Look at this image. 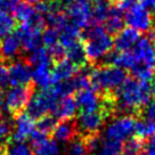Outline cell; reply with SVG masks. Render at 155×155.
<instances>
[{"label":"cell","mask_w":155,"mask_h":155,"mask_svg":"<svg viewBox=\"0 0 155 155\" xmlns=\"http://www.w3.org/2000/svg\"><path fill=\"white\" fill-rule=\"evenodd\" d=\"M78 72V66L68 61V59H61L56 62L55 66L51 70V79L53 86L59 82H65L72 79Z\"/></svg>","instance_id":"2e32d148"},{"label":"cell","mask_w":155,"mask_h":155,"mask_svg":"<svg viewBox=\"0 0 155 155\" xmlns=\"http://www.w3.org/2000/svg\"><path fill=\"white\" fill-rule=\"evenodd\" d=\"M32 96V89L29 86H17L9 89L4 98V106L7 112L18 114L26 107Z\"/></svg>","instance_id":"52a82bcc"},{"label":"cell","mask_w":155,"mask_h":155,"mask_svg":"<svg viewBox=\"0 0 155 155\" xmlns=\"http://www.w3.org/2000/svg\"><path fill=\"white\" fill-rule=\"evenodd\" d=\"M32 80L41 90H46L53 86L50 64H39L32 70Z\"/></svg>","instance_id":"44dd1931"},{"label":"cell","mask_w":155,"mask_h":155,"mask_svg":"<svg viewBox=\"0 0 155 155\" xmlns=\"http://www.w3.org/2000/svg\"><path fill=\"white\" fill-rule=\"evenodd\" d=\"M46 24V19L42 15L37 13L34 18L30 22L22 23L16 31L22 48L25 53H31L41 45V30Z\"/></svg>","instance_id":"277c9868"},{"label":"cell","mask_w":155,"mask_h":155,"mask_svg":"<svg viewBox=\"0 0 155 155\" xmlns=\"http://www.w3.org/2000/svg\"><path fill=\"white\" fill-rule=\"evenodd\" d=\"M84 45L83 49L87 61L97 63L108 56L114 46V40L102 24H94L88 26L82 34Z\"/></svg>","instance_id":"7a4b0ae2"},{"label":"cell","mask_w":155,"mask_h":155,"mask_svg":"<svg viewBox=\"0 0 155 155\" xmlns=\"http://www.w3.org/2000/svg\"><path fill=\"white\" fill-rule=\"evenodd\" d=\"M0 44H1V41H0Z\"/></svg>","instance_id":"91938a15"},{"label":"cell","mask_w":155,"mask_h":155,"mask_svg":"<svg viewBox=\"0 0 155 155\" xmlns=\"http://www.w3.org/2000/svg\"><path fill=\"white\" fill-rule=\"evenodd\" d=\"M0 99H2V90L0 89Z\"/></svg>","instance_id":"9f6ffc18"},{"label":"cell","mask_w":155,"mask_h":155,"mask_svg":"<svg viewBox=\"0 0 155 155\" xmlns=\"http://www.w3.org/2000/svg\"><path fill=\"white\" fill-rule=\"evenodd\" d=\"M58 99L59 98L54 92L51 87L46 90H41L31 96L28 105L25 107L26 113L32 119H40L41 116L47 115L49 112L53 111Z\"/></svg>","instance_id":"5b68a950"},{"label":"cell","mask_w":155,"mask_h":155,"mask_svg":"<svg viewBox=\"0 0 155 155\" xmlns=\"http://www.w3.org/2000/svg\"><path fill=\"white\" fill-rule=\"evenodd\" d=\"M14 2L13 0H0V10L2 12H13L14 9Z\"/></svg>","instance_id":"f6af8a7d"},{"label":"cell","mask_w":155,"mask_h":155,"mask_svg":"<svg viewBox=\"0 0 155 155\" xmlns=\"http://www.w3.org/2000/svg\"><path fill=\"white\" fill-rule=\"evenodd\" d=\"M124 22L130 28L141 32H148L153 26V17L150 9L138 4H136L132 8L126 12Z\"/></svg>","instance_id":"9c48e42d"},{"label":"cell","mask_w":155,"mask_h":155,"mask_svg":"<svg viewBox=\"0 0 155 155\" xmlns=\"http://www.w3.org/2000/svg\"><path fill=\"white\" fill-rule=\"evenodd\" d=\"M127 80L124 70L113 65L102 66L90 73V83L97 91L105 94L117 91Z\"/></svg>","instance_id":"3957f363"},{"label":"cell","mask_w":155,"mask_h":155,"mask_svg":"<svg viewBox=\"0 0 155 155\" xmlns=\"http://www.w3.org/2000/svg\"><path fill=\"white\" fill-rule=\"evenodd\" d=\"M78 106L75 98L72 96H65L58 99L55 107L53 108V115L59 120H72L77 114Z\"/></svg>","instance_id":"e0dca14e"},{"label":"cell","mask_w":155,"mask_h":155,"mask_svg":"<svg viewBox=\"0 0 155 155\" xmlns=\"http://www.w3.org/2000/svg\"><path fill=\"white\" fill-rule=\"evenodd\" d=\"M13 12H14L15 18L19 21L21 23H26V22L32 21L34 18V16L37 15L35 9L28 1L26 2H18L14 7Z\"/></svg>","instance_id":"d4e9b609"},{"label":"cell","mask_w":155,"mask_h":155,"mask_svg":"<svg viewBox=\"0 0 155 155\" xmlns=\"http://www.w3.org/2000/svg\"><path fill=\"white\" fill-rule=\"evenodd\" d=\"M57 124V119L54 115H44L40 119H38V123H37V130L41 131L42 134L47 135L49 132H53L55 127Z\"/></svg>","instance_id":"836d02e7"},{"label":"cell","mask_w":155,"mask_h":155,"mask_svg":"<svg viewBox=\"0 0 155 155\" xmlns=\"http://www.w3.org/2000/svg\"><path fill=\"white\" fill-rule=\"evenodd\" d=\"M70 87L72 89V91H79V90H83L90 87V75L88 74L86 71L82 72H77V74L68 80Z\"/></svg>","instance_id":"83f0119b"},{"label":"cell","mask_w":155,"mask_h":155,"mask_svg":"<svg viewBox=\"0 0 155 155\" xmlns=\"http://www.w3.org/2000/svg\"><path fill=\"white\" fill-rule=\"evenodd\" d=\"M153 95L154 89L150 81H140L132 78H127L124 83L116 92L117 105L114 107V110L123 113L139 110L150 103Z\"/></svg>","instance_id":"6da1fadb"},{"label":"cell","mask_w":155,"mask_h":155,"mask_svg":"<svg viewBox=\"0 0 155 155\" xmlns=\"http://www.w3.org/2000/svg\"><path fill=\"white\" fill-rule=\"evenodd\" d=\"M105 114L102 112H82L78 116V120L75 122L77 129L82 134L94 135L101 130V128L104 124Z\"/></svg>","instance_id":"30bf717a"},{"label":"cell","mask_w":155,"mask_h":155,"mask_svg":"<svg viewBox=\"0 0 155 155\" xmlns=\"http://www.w3.org/2000/svg\"><path fill=\"white\" fill-rule=\"evenodd\" d=\"M13 131V141L14 143H24L28 138L31 137L34 131V121L28 113H18L16 115Z\"/></svg>","instance_id":"4fadbf2b"},{"label":"cell","mask_w":155,"mask_h":155,"mask_svg":"<svg viewBox=\"0 0 155 155\" xmlns=\"http://www.w3.org/2000/svg\"><path fill=\"white\" fill-rule=\"evenodd\" d=\"M148 148L155 150V134L152 136V137H150V146H148Z\"/></svg>","instance_id":"c3c4849f"},{"label":"cell","mask_w":155,"mask_h":155,"mask_svg":"<svg viewBox=\"0 0 155 155\" xmlns=\"http://www.w3.org/2000/svg\"><path fill=\"white\" fill-rule=\"evenodd\" d=\"M16 26L15 17H13L8 12L0 10V37H6L14 31Z\"/></svg>","instance_id":"f546056e"},{"label":"cell","mask_w":155,"mask_h":155,"mask_svg":"<svg viewBox=\"0 0 155 155\" xmlns=\"http://www.w3.org/2000/svg\"><path fill=\"white\" fill-rule=\"evenodd\" d=\"M146 155H155V150H150V148H147V150H146Z\"/></svg>","instance_id":"816d5d0a"},{"label":"cell","mask_w":155,"mask_h":155,"mask_svg":"<svg viewBox=\"0 0 155 155\" xmlns=\"http://www.w3.org/2000/svg\"><path fill=\"white\" fill-rule=\"evenodd\" d=\"M9 84V74H8V68L0 64V89L2 90Z\"/></svg>","instance_id":"b9f144b4"},{"label":"cell","mask_w":155,"mask_h":155,"mask_svg":"<svg viewBox=\"0 0 155 155\" xmlns=\"http://www.w3.org/2000/svg\"><path fill=\"white\" fill-rule=\"evenodd\" d=\"M58 2L62 5H70V4H73V2H78V1H84V0H57Z\"/></svg>","instance_id":"7dc6e473"},{"label":"cell","mask_w":155,"mask_h":155,"mask_svg":"<svg viewBox=\"0 0 155 155\" xmlns=\"http://www.w3.org/2000/svg\"><path fill=\"white\" fill-rule=\"evenodd\" d=\"M48 53L50 55V58H51V61H55V62H58V61H61V59H63L65 56H66V50L61 46V44L58 42L56 44L55 46L53 47H50L48 48Z\"/></svg>","instance_id":"60d3db41"},{"label":"cell","mask_w":155,"mask_h":155,"mask_svg":"<svg viewBox=\"0 0 155 155\" xmlns=\"http://www.w3.org/2000/svg\"><path fill=\"white\" fill-rule=\"evenodd\" d=\"M6 155H32V150L24 143H14L7 148Z\"/></svg>","instance_id":"74e56055"},{"label":"cell","mask_w":155,"mask_h":155,"mask_svg":"<svg viewBox=\"0 0 155 155\" xmlns=\"http://www.w3.org/2000/svg\"><path fill=\"white\" fill-rule=\"evenodd\" d=\"M13 123L6 119L0 116V141L6 140L13 132Z\"/></svg>","instance_id":"ab89813d"},{"label":"cell","mask_w":155,"mask_h":155,"mask_svg":"<svg viewBox=\"0 0 155 155\" xmlns=\"http://www.w3.org/2000/svg\"><path fill=\"white\" fill-rule=\"evenodd\" d=\"M91 6L87 0L78 1L68 5L66 8V16L70 24L75 26L77 29H87L91 22Z\"/></svg>","instance_id":"ba28073f"},{"label":"cell","mask_w":155,"mask_h":155,"mask_svg":"<svg viewBox=\"0 0 155 155\" xmlns=\"http://www.w3.org/2000/svg\"><path fill=\"white\" fill-rule=\"evenodd\" d=\"M123 148L126 150V152L137 154L144 148V140H143V138L138 137V136L137 137H130L129 139L126 140Z\"/></svg>","instance_id":"8d00e7d4"},{"label":"cell","mask_w":155,"mask_h":155,"mask_svg":"<svg viewBox=\"0 0 155 155\" xmlns=\"http://www.w3.org/2000/svg\"><path fill=\"white\" fill-rule=\"evenodd\" d=\"M135 134L143 139L152 137L155 134V121H152V120L137 121Z\"/></svg>","instance_id":"1f68e13d"},{"label":"cell","mask_w":155,"mask_h":155,"mask_svg":"<svg viewBox=\"0 0 155 155\" xmlns=\"http://www.w3.org/2000/svg\"><path fill=\"white\" fill-rule=\"evenodd\" d=\"M136 4H137V0H115V7L119 10H121L122 13L128 12Z\"/></svg>","instance_id":"7bdbcfd3"},{"label":"cell","mask_w":155,"mask_h":155,"mask_svg":"<svg viewBox=\"0 0 155 155\" xmlns=\"http://www.w3.org/2000/svg\"><path fill=\"white\" fill-rule=\"evenodd\" d=\"M141 5L146 7L147 9L153 10L155 9V0H143L141 1Z\"/></svg>","instance_id":"bcb514c9"},{"label":"cell","mask_w":155,"mask_h":155,"mask_svg":"<svg viewBox=\"0 0 155 155\" xmlns=\"http://www.w3.org/2000/svg\"><path fill=\"white\" fill-rule=\"evenodd\" d=\"M136 123L137 121L132 115L126 114L117 116L106 126V129L104 131L105 139L116 140L120 143L129 139L135 134Z\"/></svg>","instance_id":"8992f818"},{"label":"cell","mask_w":155,"mask_h":155,"mask_svg":"<svg viewBox=\"0 0 155 155\" xmlns=\"http://www.w3.org/2000/svg\"><path fill=\"white\" fill-rule=\"evenodd\" d=\"M122 148H123V146L120 141L105 139V140H103L99 150L95 153V155H119Z\"/></svg>","instance_id":"4dcf8cb0"},{"label":"cell","mask_w":155,"mask_h":155,"mask_svg":"<svg viewBox=\"0 0 155 155\" xmlns=\"http://www.w3.org/2000/svg\"><path fill=\"white\" fill-rule=\"evenodd\" d=\"M9 84L13 87L29 86L32 80V70L28 63L23 61H15L8 68Z\"/></svg>","instance_id":"5bb4252c"},{"label":"cell","mask_w":155,"mask_h":155,"mask_svg":"<svg viewBox=\"0 0 155 155\" xmlns=\"http://www.w3.org/2000/svg\"><path fill=\"white\" fill-rule=\"evenodd\" d=\"M77 130L75 122L72 120H64L56 124L53 130V137L57 143H68L74 139Z\"/></svg>","instance_id":"ffe728a7"},{"label":"cell","mask_w":155,"mask_h":155,"mask_svg":"<svg viewBox=\"0 0 155 155\" xmlns=\"http://www.w3.org/2000/svg\"><path fill=\"white\" fill-rule=\"evenodd\" d=\"M28 63L29 65L35 66L39 64H50L51 63V58L49 55L48 50L42 47H39L35 50L31 51L28 57Z\"/></svg>","instance_id":"4316f807"},{"label":"cell","mask_w":155,"mask_h":155,"mask_svg":"<svg viewBox=\"0 0 155 155\" xmlns=\"http://www.w3.org/2000/svg\"><path fill=\"white\" fill-rule=\"evenodd\" d=\"M13 2H14V5L16 6L17 4H18V2H21V0H13Z\"/></svg>","instance_id":"11a10c76"},{"label":"cell","mask_w":155,"mask_h":155,"mask_svg":"<svg viewBox=\"0 0 155 155\" xmlns=\"http://www.w3.org/2000/svg\"><path fill=\"white\" fill-rule=\"evenodd\" d=\"M144 116L147 120H152L155 121V98L153 101H150L144 108Z\"/></svg>","instance_id":"ee69618b"},{"label":"cell","mask_w":155,"mask_h":155,"mask_svg":"<svg viewBox=\"0 0 155 155\" xmlns=\"http://www.w3.org/2000/svg\"><path fill=\"white\" fill-rule=\"evenodd\" d=\"M119 155H137V154H134V153H129V152H124V153H120Z\"/></svg>","instance_id":"db71d44e"},{"label":"cell","mask_w":155,"mask_h":155,"mask_svg":"<svg viewBox=\"0 0 155 155\" xmlns=\"http://www.w3.org/2000/svg\"><path fill=\"white\" fill-rule=\"evenodd\" d=\"M131 73L137 80L150 81V79L154 77V68L143 65V64H136L135 66L131 68Z\"/></svg>","instance_id":"d6a6232c"},{"label":"cell","mask_w":155,"mask_h":155,"mask_svg":"<svg viewBox=\"0 0 155 155\" xmlns=\"http://www.w3.org/2000/svg\"><path fill=\"white\" fill-rule=\"evenodd\" d=\"M78 108H80L82 112H96L102 106L101 97L97 94L95 89H83L79 90L75 97Z\"/></svg>","instance_id":"9a60e30c"},{"label":"cell","mask_w":155,"mask_h":155,"mask_svg":"<svg viewBox=\"0 0 155 155\" xmlns=\"http://www.w3.org/2000/svg\"><path fill=\"white\" fill-rule=\"evenodd\" d=\"M83 140H84L88 153H94V154L99 150V147H101V145H102L103 143L102 138L97 135V134L86 136V138Z\"/></svg>","instance_id":"f35d334b"},{"label":"cell","mask_w":155,"mask_h":155,"mask_svg":"<svg viewBox=\"0 0 155 155\" xmlns=\"http://www.w3.org/2000/svg\"><path fill=\"white\" fill-rule=\"evenodd\" d=\"M22 45L18 37L15 34H8L4 37V40L0 44V56L4 61L14 59L21 51Z\"/></svg>","instance_id":"d6986e66"},{"label":"cell","mask_w":155,"mask_h":155,"mask_svg":"<svg viewBox=\"0 0 155 155\" xmlns=\"http://www.w3.org/2000/svg\"><path fill=\"white\" fill-rule=\"evenodd\" d=\"M81 37L82 35L80 33V30L68 23L65 28H63L59 31V40H58V42L61 44V46L65 50H68V49L74 47L75 45L80 44Z\"/></svg>","instance_id":"7402d4cb"},{"label":"cell","mask_w":155,"mask_h":155,"mask_svg":"<svg viewBox=\"0 0 155 155\" xmlns=\"http://www.w3.org/2000/svg\"><path fill=\"white\" fill-rule=\"evenodd\" d=\"M58 40H59V31L55 28H51V26H49L45 30L42 35H41V41L48 48L58 44Z\"/></svg>","instance_id":"e575fe53"},{"label":"cell","mask_w":155,"mask_h":155,"mask_svg":"<svg viewBox=\"0 0 155 155\" xmlns=\"http://www.w3.org/2000/svg\"><path fill=\"white\" fill-rule=\"evenodd\" d=\"M68 155H87L88 150L83 139H72L68 141V148H66Z\"/></svg>","instance_id":"d590c367"},{"label":"cell","mask_w":155,"mask_h":155,"mask_svg":"<svg viewBox=\"0 0 155 155\" xmlns=\"http://www.w3.org/2000/svg\"><path fill=\"white\" fill-rule=\"evenodd\" d=\"M112 6L107 0L97 1L96 5L92 7L91 10V21L95 22V24H102L105 23L107 16L111 12Z\"/></svg>","instance_id":"484cf974"},{"label":"cell","mask_w":155,"mask_h":155,"mask_svg":"<svg viewBox=\"0 0 155 155\" xmlns=\"http://www.w3.org/2000/svg\"><path fill=\"white\" fill-rule=\"evenodd\" d=\"M136 64L155 68V42L147 37L140 38L132 48ZM135 64V65H136Z\"/></svg>","instance_id":"8fae6325"},{"label":"cell","mask_w":155,"mask_h":155,"mask_svg":"<svg viewBox=\"0 0 155 155\" xmlns=\"http://www.w3.org/2000/svg\"><path fill=\"white\" fill-rule=\"evenodd\" d=\"M5 148H4V146L0 145V155H5Z\"/></svg>","instance_id":"f5cc1de1"},{"label":"cell","mask_w":155,"mask_h":155,"mask_svg":"<svg viewBox=\"0 0 155 155\" xmlns=\"http://www.w3.org/2000/svg\"><path fill=\"white\" fill-rule=\"evenodd\" d=\"M30 138L37 155H61V147L57 141L47 138V135L41 131L34 130Z\"/></svg>","instance_id":"7c38bea8"},{"label":"cell","mask_w":155,"mask_h":155,"mask_svg":"<svg viewBox=\"0 0 155 155\" xmlns=\"http://www.w3.org/2000/svg\"><path fill=\"white\" fill-rule=\"evenodd\" d=\"M66 56H68V61H71L74 65H77L78 68L83 65L87 61L86 53H84V49H83V46L81 45V42L75 45L72 48L68 49L66 50Z\"/></svg>","instance_id":"f1b7e54d"},{"label":"cell","mask_w":155,"mask_h":155,"mask_svg":"<svg viewBox=\"0 0 155 155\" xmlns=\"http://www.w3.org/2000/svg\"><path fill=\"white\" fill-rule=\"evenodd\" d=\"M95 1L97 2V1H103V0H95Z\"/></svg>","instance_id":"680465c9"},{"label":"cell","mask_w":155,"mask_h":155,"mask_svg":"<svg viewBox=\"0 0 155 155\" xmlns=\"http://www.w3.org/2000/svg\"><path fill=\"white\" fill-rule=\"evenodd\" d=\"M5 110V106H4V101L2 99H0V116L2 114V112Z\"/></svg>","instance_id":"681fc988"},{"label":"cell","mask_w":155,"mask_h":155,"mask_svg":"<svg viewBox=\"0 0 155 155\" xmlns=\"http://www.w3.org/2000/svg\"><path fill=\"white\" fill-rule=\"evenodd\" d=\"M124 18L122 16V12L119 10L115 6H112L111 12L105 21V29L108 33H119L123 29Z\"/></svg>","instance_id":"cb8c5ba5"},{"label":"cell","mask_w":155,"mask_h":155,"mask_svg":"<svg viewBox=\"0 0 155 155\" xmlns=\"http://www.w3.org/2000/svg\"><path fill=\"white\" fill-rule=\"evenodd\" d=\"M29 4H38V2H41V1H47V0H26Z\"/></svg>","instance_id":"f907efd6"},{"label":"cell","mask_w":155,"mask_h":155,"mask_svg":"<svg viewBox=\"0 0 155 155\" xmlns=\"http://www.w3.org/2000/svg\"><path fill=\"white\" fill-rule=\"evenodd\" d=\"M107 61L116 68H120L122 70H131L135 66L136 59L135 56L131 50H126V51H117L107 57Z\"/></svg>","instance_id":"603a6c76"},{"label":"cell","mask_w":155,"mask_h":155,"mask_svg":"<svg viewBox=\"0 0 155 155\" xmlns=\"http://www.w3.org/2000/svg\"><path fill=\"white\" fill-rule=\"evenodd\" d=\"M140 39L139 31L132 29V28H126L122 29L119 33H116L114 39V47L117 51H126L134 48V46L137 44V41Z\"/></svg>","instance_id":"ac0fdd59"},{"label":"cell","mask_w":155,"mask_h":155,"mask_svg":"<svg viewBox=\"0 0 155 155\" xmlns=\"http://www.w3.org/2000/svg\"><path fill=\"white\" fill-rule=\"evenodd\" d=\"M154 74H155V68H154ZM153 89H154V94H155V83L153 84Z\"/></svg>","instance_id":"6f0895ef"}]
</instances>
